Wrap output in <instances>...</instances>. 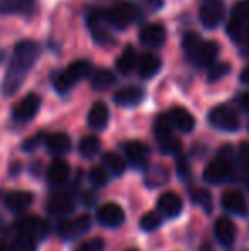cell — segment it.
Returning a JSON list of instances; mask_svg holds the SVG:
<instances>
[{"instance_id": "14", "label": "cell", "mask_w": 249, "mask_h": 251, "mask_svg": "<svg viewBox=\"0 0 249 251\" xmlns=\"http://www.w3.org/2000/svg\"><path fill=\"white\" fill-rule=\"evenodd\" d=\"M140 43H143L149 48H159L166 43V29H164L162 24L159 23H152V24H145V26L140 29L138 33Z\"/></svg>"}, {"instance_id": "13", "label": "cell", "mask_w": 249, "mask_h": 251, "mask_svg": "<svg viewBox=\"0 0 249 251\" xmlns=\"http://www.w3.org/2000/svg\"><path fill=\"white\" fill-rule=\"evenodd\" d=\"M123 152L133 168H145L150 157L149 147L140 140H130V142L123 144Z\"/></svg>"}, {"instance_id": "15", "label": "cell", "mask_w": 249, "mask_h": 251, "mask_svg": "<svg viewBox=\"0 0 249 251\" xmlns=\"http://www.w3.org/2000/svg\"><path fill=\"white\" fill-rule=\"evenodd\" d=\"M97 221L106 227H118L125 222V210L118 203H104L97 208Z\"/></svg>"}, {"instance_id": "4", "label": "cell", "mask_w": 249, "mask_h": 251, "mask_svg": "<svg viewBox=\"0 0 249 251\" xmlns=\"http://www.w3.org/2000/svg\"><path fill=\"white\" fill-rule=\"evenodd\" d=\"M154 135H156L159 149L162 154H176V152H180L181 142L174 135L169 115L157 116L156 123H154Z\"/></svg>"}, {"instance_id": "22", "label": "cell", "mask_w": 249, "mask_h": 251, "mask_svg": "<svg viewBox=\"0 0 249 251\" xmlns=\"http://www.w3.org/2000/svg\"><path fill=\"white\" fill-rule=\"evenodd\" d=\"M70 178V166L63 159H55L46 173V179L50 186H63Z\"/></svg>"}, {"instance_id": "48", "label": "cell", "mask_w": 249, "mask_h": 251, "mask_svg": "<svg viewBox=\"0 0 249 251\" xmlns=\"http://www.w3.org/2000/svg\"><path fill=\"white\" fill-rule=\"evenodd\" d=\"M241 55H243L244 58H248V60H249V41L246 43V47H244L243 50H241Z\"/></svg>"}, {"instance_id": "26", "label": "cell", "mask_w": 249, "mask_h": 251, "mask_svg": "<svg viewBox=\"0 0 249 251\" xmlns=\"http://www.w3.org/2000/svg\"><path fill=\"white\" fill-rule=\"evenodd\" d=\"M169 118H171L173 126H176V128L183 133H189L195 128V118H193L191 113L184 108H173L169 111Z\"/></svg>"}, {"instance_id": "3", "label": "cell", "mask_w": 249, "mask_h": 251, "mask_svg": "<svg viewBox=\"0 0 249 251\" xmlns=\"http://www.w3.org/2000/svg\"><path fill=\"white\" fill-rule=\"evenodd\" d=\"M232 157H230V149L226 147V149L220 151V154L217 155L215 159L206 164L205 171H203V179L210 185H220V183L227 181L232 175Z\"/></svg>"}, {"instance_id": "20", "label": "cell", "mask_w": 249, "mask_h": 251, "mask_svg": "<svg viewBox=\"0 0 249 251\" xmlns=\"http://www.w3.org/2000/svg\"><path fill=\"white\" fill-rule=\"evenodd\" d=\"M157 208L162 215L167 217H178L183 210V200L178 193L174 192H166L159 197L157 200Z\"/></svg>"}, {"instance_id": "38", "label": "cell", "mask_w": 249, "mask_h": 251, "mask_svg": "<svg viewBox=\"0 0 249 251\" xmlns=\"http://www.w3.org/2000/svg\"><path fill=\"white\" fill-rule=\"evenodd\" d=\"M232 19L246 21L249 23V0H241L234 5L232 9Z\"/></svg>"}, {"instance_id": "33", "label": "cell", "mask_w": 249, "mask_h": 251, "mask_svg": "<svg viewBox=\"0 0 249 251\" xmlns=\"http://www.w3.org/2000/svg\"><path fill=\"white\" fill-rule=\"evenodd\" d=\"M99 149H101V142H99V139H97V137H94V135L84 137V139L80 140V144H79L80 155H82V157H86V159L94 157V155L99 152Z\"/></svg>"}, {"instance_id": "49", "label": "cell", "mask_w": 249, "mask_h": 251, "mask_svg": "<svg viewBox=\"0 0 249 251\" xmlns=\"http://www.w3.org/2000/svg\"><path fill=\"white\" fill-rule=\"evenodd\" d=\"M3 60H5V51H3V50H0V63H2Z\"/></svg>"}, {"instance_id": "43", "label": "cell", "mask_w": 249, "mask_h": 251, "mask_svg": "<svg viewBox=\"0 0 249 251\" xmlns=\"http://www.w3.org/2000/svg\"><path fill=\"white\" fill-rule=\"evenodd\" d=\"M178 171H180L181 176H188L189 173V168H188V161L184 157H180L178 159Z\"/></svg>"}, {"instance_id": "18", "label": "cell", "mask_w": 249, "mask_h": 251, "mask_svg": "<svg viewBox=\"0 0 249 251\" xmlns=\"http://www.w3.org/2000/svg\"><path fill=\"white\" fill-rule=\"evenodd\" d=\"M34 200V195L31 192H24V190H17V192H10L5 195L3 199V203H5V208L14 214H21V212L27 210L31 207Z\"/></svg>"}, {"instance_id": "27", "label": "cell", "mask_w": 249, "mask_h": 251, "mask_svg": "<svg viewBox=\"0 0 249 251\" xmlns=\"http://www.w3.org/2000/svg\"><path fill=\"white\" fill-rule=\"evenodd\" d=\"M108 120H110V111H108V106L104 102L97 101L92 104L89 111V116H87V122H89L91 128L94 130H103L106 128Z\"/></svg>"}, {"instance_id": "16", "label": "cell", "mask_w": 249, "mask_h": 251, "mask_svg": "<svg viewBox=\"0 0 249 251\" xmlns=\"http://www.w3.org/2000/svg\"><path fill=\"white\" fill-rule=\"evenodd\" d=\"M46 208L51 215H67L75 208V199L68 192L53 193L50 197V200H48Z\"/></svg>"}, {"instance_id": "12", "label": "cell", "mask_w": 249, "mask_h": 251, "mask_svg": "<svg viewBox=\"0 0 249 251\" xmlns=\"http://www.w3.org/2000/svg\"><path fill=\"white\" fill-rule=\"evenodd\" d=\"M41 108V98L38 94H27L12 109V120L16 123H27L38 115Z\"/></svg>"}, {"instance_id": "19", "label": "cell", "mask_w": 249, "mask_h": 251, "mask_svg": "<svg viewBox=\"0 0 249 251\" xmlns=\"http://www.w3.org/2000/svg\"><path fill=\"white\" fill-rule=\"evenodd\" d=\"M145 98V91L138 86H126L121 87L120 91L114 93V102L118 106H123V108H130V106H136L143 101Z\"/></svg>"}, {"instance_id": "28", "label": "cell", "mask_w": 249, "mask_h": 251, "mask_svg": "<svg viewBox=\"0 0 249 251\" xmlns=\"http://www.w3.org/2000/svg\"><path fill=\"white\" fill-rule=\"evenodd\" d=\"M227 34L236 43L246 45L249 41V23L239 19H230V23L227 24Z\"/></svg>"}, {"instance_id": "41", "label": "cell", "mask_w": 249, "mask_h": 251, "mask_svg": "<svg viewBox=\"0 0 249 251\" xmlns=\"http://www.w3.org/2000/svg\"><path fill=\"white\" fill-rule=\"evenodd\" d=\"M200 40H202V38H200L196 33H186V34H184V38H183V50L186 53H189L193 48L196 47V45L200 43Z\"/></svg>"}, {"instance_id": "30", "label": "cell", "mask_w": 249, "mask_h": 251, "mask_svg": "<svg viewBox=\"0 0 249 251\" xmlns=\"http://www.w3.org/2000/svg\"><path fill=\"white\" fill-rule=\"evenodd\" d=\"M114 74L108 69H99L91 75V86L96 91H106L114 84Z\"/></svg>"}, {"instance_id": "11", "label": "cell", "mask_w": 249, "mask_h": 251, "mask_svg": "<svg viewBox=\"0 0 249 251\" xmlns=\"http://www.w3.org/2000/svg\"><path fill=\"white\" fill-rule=\"evenodd\" d=\"M226 16V5L224 0H208L200 9V21L206 29H215L220 26Z\"/></svg>"}, {"instance_id": "7", "label": "cell", "mask_w": 249, "mask_h": 251, "mask_svg": "<svg viewBox=\"0 0 249 251\" xmlns=\"http://www.w3.org/2000/svg\"><path fill=\"white\" fill-rule=\"evenodd\" d=\"M219 43L217 41H205L200 40V43L193 48L191 51L186 53L188 58L195 63L196 67H202V69H208L210 65H213L219 56Z\"/></svg>"}, {"instance_id": "42", "label": "cell", "mask_w": 249, "mask_h": 251, "mask_svg": "<svg viewBox=\"0 0 249 251\" xmlns=\"http://www.w3.org/2000/svg\"><path fill=\"white\" fill-rule=\"evenodd\" d=\"M237 155H239V162L243 164V168L249 169V142H244L243 146L239 147Z\"/></svg>"}, {"instance_id": "47", "label": "cell", "mask_w": 249, "mask_h": 251, "mask_svg": "<svg viewBox=\"0 0 249 251\" xmlns=\"http://www.w3.org/2000/svg\"><path fill=\"white\" fill-rule=\"evenodd\" d=\"M147 3H149L152 9H159V7H162V0H147Z\"/></svg>"}, {"instance_id": "24", "label": "cell", "mask_w": 249, "mask_h": 251, "mask_svg": "<svg viewBox=\"0 0 249 251\" xmlns=\"http://www.w3.org/2000/svg\"><path fill=\"white\" fill-rule=\"evenodd\" d=\"M45 146H46V149L50 154L63 155L72 149V140H70V137L67 135V133L55 132V133H50V135L45 137Z\"/></svg>"}, {"instance_id": "29", "label": "cell", "mask_w": 249, "mask_h": 251, "mask_svg": "<svg viewBox=\"0 0 249 251\" xmlns=\"http://www.w3.org/2000/svg\"><path fill=\"white\" fill-rule=\"evenodd\" d=\"M136 58H138V55H136L135 48L126 47L123 53L120 55V58L116 60V69L120 70V74L128 75L132 70L136 69Z\"/></svg>"}, {"instance_id": "2", "label": "cell", "mask_w": 249, "mask_h": 251, "mask_svg": "<svg viewBox=\"0 0 249 251\" xmlns=\"http://www.w3.org/2000/svg\"><path fill=\"white\" fill-rule=\"evenodd\" d=\"M91 74V63L86 60H75L63 72L53 75V87L58 94H67L79 80Z\"/></svg>"}, {"instance_id": "50", "label": "cell", "mask_w": 249, "mask_h": 251, "mask_svg": "<svg viewBox=\"0 0 249 251\" xmlns=\"http://www.w3.org/2000/svg\"><path fill=\"white\" fill-rule=\"evenodd\" d=\"M248 128H249V123H248Z\"/></svg>"}, {"instance_id": "36", "label": "cell", "mask_w": 249, "mask_h": 251, "mask_svg": "<svg viewBox=\"0 0 249 251\" xmlns=\"http://www.w3.org/2000/svg\"><path fill=\"white\" fill-rule=\"evenodd\" d=\"M89 181L92 183V186H96V188H103V186H106L108 181H110V176H108L106 169L101 168V166H96V168L91 169Z\"/></svg>"}, {"instance_id": "45", "label": "cell", "mask_w": 249, "mask_h": 251, "mask_svg": "<svg viewBox=\"0 0 249 251\" xmlns=\"http://www.w3.org/2000/svg\"><path fill=\"white\" fill-rule=\"evenodd\" d=\"M0 251H14L12 243L5 241V239H0Z\"/></svg>"}, {"instance_id": "35", "label": "cell", "mask_w": 249, "mask_h": 251, "mask_svg": "<svg viewBox=\"0 0 249 251\" xmlns=\"http://www.w3.org/2000/svg\"><path fill=\"white\" fill-rule=\"evenodd\" d=\"M189 195H191L193 201H195V203H198L205 212L212 210V195H210V192H206L205 188L191 190V192H189Z\"/></svg>"}, {"instance_id": "34", "label": "cell", "mask_w": 249, "mask_h": 251, "mask_svg": "<svg viewBox=\"0 0 249 251\" xmlns=\"http://www.w3.org/2000/svg\"><path fill=\"white\" fill-rule=\"evenodd\" d=\"M160 224H162V215H160L159 212H147V214L140 219V227L147 232H152V231H156V229H159Z\"/></svg>"}, {"instance_id": "32", "label": "cell", "mask_w": 249, "mask_h": 251, "mask_svg": "<svg viewBox=\"0 0 249 251\" xmlns=\"http://www.w3.org/2000/svg\"><path fill=\"white\" fill-rule=\"evenodd\" d=\"M14 251H38V238L24 232H17L12 241Z\"/></svg>"}, {"instance_id": "37", "label": "cell", "mask_w": 249, "mask_h": 251, "mask_svg": "<svg viewBox=\"0 0 249 251\" xmlns=\"http://www.w3.org/2000/svg\"><path fill=\"white\" fill-rule=\"evenodd\" d=\"M229 72H230L229 63H213V65L208 67V80L210 82H219Z\"/></svg>"}, {"instance_id": "9", "label": "cell", "mask_w": 249, "mask_h": 251, "mask_svg": "<svg viewBox=\"0 0 249 251\" xmlns=\"http://www.w3.org/2000/svg\"><path fill=\"white\" fill-rule=\"evenodd\" d=\"M14 231L24 232V234H31L38 239H43L50 232V226L46 221L36 217V215H21L16 222H14Z\"/></svg>"}, {"instance_id": "23", "label": "cell", "mask_w": 249, "mask_h": 251, "mask_svg": "<svg viewBox=\"0 0 249 251\" xmlns=\"http://www.w3.org/2000/svg\"><path fill=\"white\" fill-rule=\"evenodd\" d=\"M160 67H162L160 58L152 55V53H143V55H138V58H136V70H138V75L142 79L154 77L160 70Z\"/></svg>"}, {"instance_id": "6", "label": "cell", "mask_w": 249, "mask_h": 251, "mask_svg": "<svg viewBox=\"0 0 249 251\" xmlns=\"http://www.w3.org/2000/svg\"><path fill=\"white\" fill-rule=\"evenodd\" d=\"M208 122L212 123L215 128L222 130V132H237L239 130V116L230 106L220 104L210 111Z\"/></svg>"}, {"instance_id": "10", "label": "cell", "mask_w": 249, "mask_h": 251, "mask_svg": "<svg viewBox=\"0 0 249 251\" xmlns=\"http://www.w3.org/2000/svg\"><path fill=\"white\" fill-rule=\"evenodd\" d=\"M91 229V217L87 214H80L68 221H62L57 227V232L62 239H75L84 236Z\"/></svg>"}, {"instance_id": "8", "label": "cell", "mask_w": 249, "mask_h": 251, "mask_svg": "<svg viewBox=\"0 0 249 251\" xmlns=\"http://www.w3.org/2000/svg\"><path fill=\"white\" fill-rule=\"evenodd\" d=\"M87 26H89L94 40L99 45H108L113 41L111 26H110V23H108L104 10H91L89 16H87Z\"/></svg>"}, {"instance_id": "25", "label": "cell", "mask_w": 249, "mask_h": 251, "mask_svg": "<svg viewBox=\"0 0 249 251\" xmlns=\"http://www.w3.org/2000/svg\"><path fill=\"white\" fill-rule=\"evenodd\" d=\"M213 231H215V238L220 245L232 246L234 239H236V226H234V222L230 221V219H227V217L217 219Z\"/></svg>"}, {"instance_id": "31", "label": "cell", "mask_w": 249, "mask_h": 251, "mask_svg": "<svg viewBox=\"0 0 249 251\" xmlns=\"http://www.w3.org/2000/svg\"><path fill=\"white\" fill-rule=\"evenodd\" d=\"M103 162H104V168L114 176H121L126 169V161L120 154H116V152H106L103 155Z\"/></svg>"}, {"instance_id": "17", "label": "cell", "mask_w": 249, "mask_h": 251, "mask_svg": "<svg viewBox=\"0 0 249 251\" xmlns=\"http://www.w3.org/2000/svg\"><path fill=\"white\" fill-rule=\"evenodd\" d=\"M36 10V0H0V16H31Z\"/></svg>"}, {"instance_id": "21", "label": "cell", "mask_w": 249, "mask_h": 251, "mask_svg": "<svg viewBox=\"0 0 249 251\" xmlns=\"http://www.w3.org/2000/svg\"><path fill=\"white\" fill-rule=\"evenodd\" d=\"M222 207L227 212L236 215H246L248 214V200L244 199V195L236 190H229L222 195Z\"/></svg>"}, {"instance_id": "39", "label": "cell", "mask_w": 249, "mask_h": 251, "mask_svg": "<svg viewBox=\"0 0 249 251\" xmlns=\"http://www.w3.org/2000/svg\"><path fill=\"white\" fill-rule=\"evenodd\" d=\"M104 250V241L101 238H94L89 241L80 243L75 248V251H103Z\"/></svg>"}, {"instance_id": "51", "label": "cell", "mask_w": 249, "mask_h": 251, "mask_svg": "<svg viewBox=\"0 0 249 251\" xmlns=\"http://www.w3.org/2000/svg\"><path fill=\"white\" fill-rule=\"evenodd\" d=\"M130 251H135V250H130Z\"/></svg>"}, {"instance_id": "46", "label": "cell", "mask_w": 249, "mask_h": 251, "mask_svg": "<svg viewBox=\"0 0 249 251\" xmlns=\"http://www.w3.org/2000/svg\"><path fill=\"white\" fill-rule=\"evenodd\" d=\"M239 79H241V82H243V84H248V86H249V65L243 70V72H241Z\"/></svg>"}, {"instance_id": "5", "label": "cell", "mask_w": 249, "mask_h": 251, "mask_svg": "<svg viewBox=\"0 0 249 251\" xmlns=\"http://www.w3.org/2000/svg\"><path fill=\"white\" fill-rule=\"evenodd\" d=\"M104 14H106L110 26L121 31L125 27H128L130 24L135 23V19L138 17V9L132 2H118L114 5H111L108 10H104Z\"/></svg>"}, {"instance_id": "1", "label": "cell", "mask_w": 249, "mask_h": 251, "mask_svg": "<svg viewBox=\"0 0 249 251\" xmlns=\"http://www.w3.org/2000/svg\"><path fill=\"white\" fill-rule=\"evenodd\" d=\"M41 55V48L36 41L33 40H23L16 45L12 53V60L5 72L2 82V94L5 98H10L21 89L24 79L27 77L29 70L34 67Z\"/></svg>"}, {"instance_id": "40", "label": "cell", "mask_w": 249, "mask_h": 251, "mask_svg": "<svg viewBox=\"0 0 249 251\" xmlns=\"http://www.w3.org/2000/svg\"><path fill=\"white\" fill-rule=\"evenodd\" d=\"M45 137H46L45 133H36V135L29 137V139L23 142V151L24 152H34L38 147L41 146V142H45Z\"/></svg>"}, {"instance_id": "44", "label": "cell", "mask_w": 249, "mask_h": 251, "mask_svg": "<svg viewBox=\"0 0 249 251\" xmlns=\"http://www.w3.org/2000/svg\"><path fill=\"white\" fill-rule=\"evenodd\" d=\"M239 104L243 109H246V111H249V93L243 94V96L239 98Z\"/></svg>"}]
</instances>
